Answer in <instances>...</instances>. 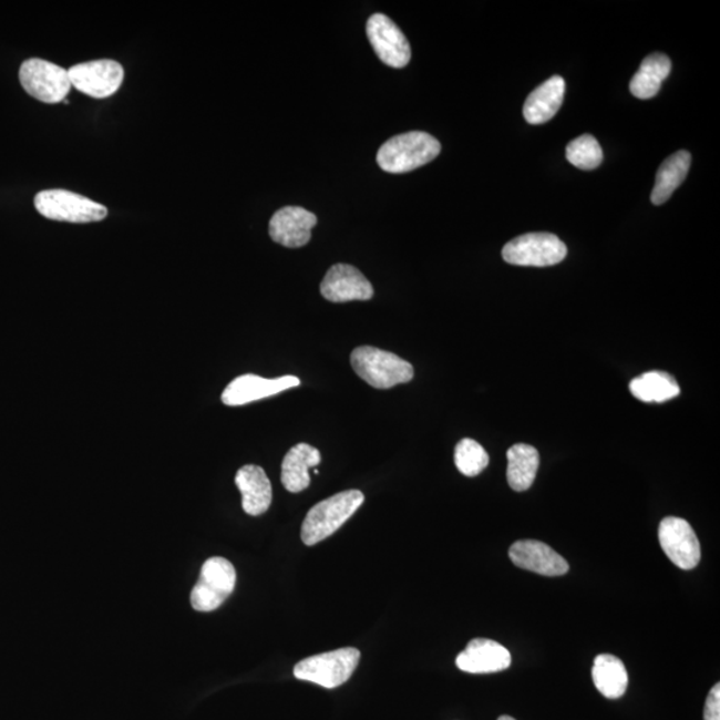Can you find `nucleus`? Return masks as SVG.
<instances>
[{
    "mask_svg": "<svg viewBox=\"0 0 720 720\" xmlns=\"http://www.w3.org/2000/svg\"><path fill=\"white\" fill-rule=\"evenodd\" d=\"M503 259L510 265L548 267L567 257V247L554 234L533 233L510 240L503 247Z\"/></svg>",
    "mask_w": 720,
    "mask_h": 720,
    "instance_id": "obj_8",
    "label": "nucleus"
},
{
    "mask_svg": "<svg viewBox=\"0 0 720 720\" xmlns=\"http://www.w3.org/2000/svg\"><path fill=\"white\" fill-rule=\"evenodd\" d=\"M566 94V82L555 75L541 84L528 95L523 107V115L529 124H543L552 121L558 113Z\"/></svg>",
    "mask_w": 720,
    "mask_h": 720,
    "instance_id": "obj_18",
    "label": "nucleus"
},
{
    "mask_svg": "<svg viewBox=\"0 0 720 720\" xmlns=\"http://www.w3.org/2000/svg\"><path fill=\"white\" fill-rule=\"evenodd\" d=\"M497 720H515V719L512 718V717H508V716H502V717H501L500 719H497Z\"/></svg>",
    "mask_w": 720,
    "mask_h": 720,
    "instance_id": "obj_28",
    "label": "nucleus"
},
{
    "mask_svg": "<svg viewBox=\"0 0 720 720\" xmlns=\"http://www.w3.org/2000/svg\"><path fill=\"white\" fill-rule=\"evenodd\" d=\"M659 542L665 554L679 568L692 569L699 565L700 543L690 523L667 516L659 525Z\"/></svg>",
    "mask_w": 720,
    "mask_h": 720,
    "instance_id": "obj_10",
    "label": "nucleus"
},
{
    "mask_svg": "<svg viewBox=\"0 0 720 720\" xmlns=\"http://www.w3.org/2000/svg\"><path fill=\"white\" fill-rule=\"evenodd\" d=\"M510 559L516 567L545 576H560L568 573V563L546 543L518 541L510 548Z\"/></svg>",
    "mask_w": 720,
    "mask_h": 720,
    "instance_id": "obj_15",
    "label": "nucleus"
},
{
    "mask_svg": "<svg viewBox=\"0 0 720 720\" xmlns=\"http://www.w3.org/2000/svg\"><path fill=\"white\" fill-rule=\"evenodd\" d=\"M360 660L358 648L344 647L300 660L294 667V676L325 689H337L352 677Z\"/></svg>",
    "mask_w": 720,
    "mask_h": 720,
    "instance_id": "obj_4",
    "label": "nucleus"
},
{
    "mask_svg": "<svg viewBox=\"0 0 720 720\" xmlns=\"http://www.w3.org/2000/svg\"><path fill=\"white\" fill-rule=\"evenodd\" d=\"M72 88L95 100L113 96L121 89L124 70L121 63L100 59L74 65L69 70Z\"/></svg>",
    "mask_w": 720,
    "mask_h": 720,
    "instance_id": "obj_9",
    "label": "nucleus"
},
{
    "mask_svg": "<svg viewBox=\"0 0 720 720\" xmlns=\"http://www.w3.org/2000/svg\"><path fill=\"white\" fill-rule=\"evenodd\" d=\"M364 502L363 493L359 490L343 491L319 502L307 513L302 525V541L306 546L329 538L351 518Z\"/></svg>",
    "mask_w": 720,
    "mask_h": 720,
    "instance_id": "obj_2",
    "label": "nucleus"
},
{
    "mask_svg": "<svg viewBox=\"0 0 720 720\" xmlns=\"http://www.w3.org/2000/svg\"><path fill=\"white\" fill-rule=\"evenodd\" d=\"M351 366L366 383L378 390L409 383L414 378V368L408 360L372 346H362L353 350Z\"/></svg>",
    "mask_w": 720,
    "mask_h": 720,
    "instance_id": "obj_3",
    "label": "nucleus"
},
{
    "mask_svg": "<svg viewBox=\"0 0 720 720\" xmlns=\"http://www.w3.org/2000/svg\"><path fill=\"white\" fill-rule=\"evenodd\" d=\"M507 481L510 487L518 493L533 486L539 469V453L533 446L525 443L514 444L507 451Z\"/></svg>",
    "mask_w": 720,
    "mask_h": 720,
    "instance_id": "obj_21",
    "label": "nucleus"
},
{
    "mask_svg": "<svg viewBox=\"0 0 720 720\" xmlns=\"http://www.w3.org/2000/svg\"><path fill=\"white\" fill-rule=\"evenodd\" d=\"M704 720H720V685L712 687L704 706Z\"/></svg>",
    "mask_w": 720,
    "mask_h": 720,
    "instance_id": "obj_27",
    "label": "nucleus"
},
{
    "mask_svg": "<svg viewBox=\"0 0 720 720\" xmlns=\"http://www.w3.org/2000/svg\"><path fill=\"white\" fill-rule=\"evenodd\" d=\"M441 143L423 131H411L391 137L379 148V167L391 174H403L428 165L441 154Z\"/></svg>",
    "mask_w": 720,
    "mask_h": 720,
    "instance_id": "obj_1",
    "label": "nucleus"
},
{
    "mask_svg": "<svg viewBox=\"0 0 720 720\" xmlns=\"http://www.w3.org/2000/svg\"><path fill=\"white\" fill-rule=\"evenodd\" d=\"M320 292L332 304H346L351 300H370L374 297L368 278L357 267L339 264L327 271Z\"/></svg>",
    "mask_w": 720,
    "mask_h": 720,
    "instance_id": "obj_13",
    "label": "nucleus"
},
{
    "mask_svg": "<svg viewBox=\"0 0 720 720\" xmlns=\"http://www.w3.org/2000/svg\"><path fill=\"white\" fill-rule=\"evenodd\" d=\"M322 461L319 450L307 443L294 446L281 463V483L290 493H300L310 486V469Z\"/></svg>",
    "mask_w": 720,
    "mask_h": 720,
    "instance_id": "obj_19",
    "label": "nucleus"
},
{
    "mask_svg": "<svg viewBox=\"0 0 720 720\" xmlns=\"http://www.w3.org/2000/svg\"><path fill=\"white\" fill-rule=\"evenodd\" d=\"M691 165L689 152H678L660 165L656 179V187L651 193L654 205H664L670 199L676 189L682 185Z\"/></svg>",
    "mask_w": 720,
    "mask_h": 720,
    "instance_id": "obj_23",
    "label": "nucleus"
},
{
    "mask_svg": "<svg viewBox=\"0 0 720 720\" xmlns=\"http://www.w3.org/2000/svg\"><path fill=\"white\" fill-rule=\"evenodd\" d=\"M235 484L241 494V507L251 516L265 514L271 506L272 487L265 470L254 464L239 469Z\"/></svg>",
    "mask_w": 720,
    "mask_h": 720,
    "instance_id": "obj_17",
    "label": "nucleus"
},
{
    "mask_svg": "<svg viewBox=\"0 0 720 720\" xmlns=\"http://www.w3.org/2000/svg\"><path fill=\"white\" fill-rule=\"evenodd\" d=\"M237 584V572L230 560L214 556L205 562L199 580L192 593L194 610L209 613L216 610L230 597Z\"/></svg>",
    "mask_w": 720,
    "mask_h": 720,
    "instance_id": "obj_6",
    "label": "nucleus"
},
{
    "mask_svg": "<svg viewBox=\"0 0 720 720\" xmlns=\"http://www.w3.org/2000/svg\"><path fill=\"white\" fill-rule=\"evenodd\" d=\"M671 68L669 56L660 54V52L648 55L632 78L631 94L639 100H651L659 93L666 78L670 75Z\"/></svg>",
    "mask_w": 720,
    "mask_h": 720,
    "instance_id": "obj_20",
    "label": "nucleus"
},
{
    "mask_svg": "<svg viewBox=\"0 0 720 720\" xmlns=\"http://www.w3.org/2000/svg\"><path fill=\"white\" fill-rule=\"evenodd\" d=\"M567 161L573 166L587 169L598 168L604 162V152L600 144L590 134H585L569 142L566 148Z\"/></svg>",
    "mask_w": 720,
    "mask_h": 720,
    "instance_id": "obj_25",
    "label": "nucleus"
},
{
    "mask_svg": "<svg viewBox=\"0 0 720 720\" xmlns=\"http://www.w3.org/2000/svg\"><path fill=\"white\" fill-rule=\"evenodd\" d=\"M35 208L44 218L68 224H91L106 218L107 208L68 189H45L35 196Z\"/></svg>",
    "mask_w": 720,
    "mask_h": 720,
    "instance_id": "obj_5",
    "label": "nucleus"
},
{
    "mask_svg": "<svg viewBox=\"0 0 720 720\" xmlns=\"http://www.w3.org/2000/svg\"><path fill=\"white\" fill-rule=\"evenodd\" d=\"M512 654L495 640L476 638L456 658L457 669L470 673H491L508 669Z\"/></svg>",
    "mask_w": 720,
    "mask_h": 720,
    "instance_id": "obj_16",
    "label": "nucleus"
},
{
    "mask_svg": "<svg viewBox=\"0 0 720 720\" xmlns=\"http://www.w3.org/2000/svg\"><path fill=\"white\" fill-rule=\"evenodd\" d=\"M630 391L635 398L645 403H664L680 394L676 379L664 371H650L634 378Z\"/></svg>",
    "mask_w": 720,
    "mask_h": 720,
    "instance_id": "obj_24",
    "label": "nucleus"
},
{
    "mask_svg": "<svg viewBox=\"0 0 720 720\" xmlns=\"http://www.w3.org/2000/svg\"><path fill=\"white\" fill-rule=\"evenodd\" d=\"M368 37L381 61L390 68L403 69L411 59L408 38L401 29L384 14H374L368 22Z\"/></svg>",
    "mask_w": 720,
    "mask_h": 720,
    "instance_id": "obj_11",
    "label": "nucleus"
},
{
    "mask_svg": "<svg viewBox=\"0 0 720 720\" xmlns=\"http://www.w3.org/2000/svg\"><path fill=\"white\" fill-rule=\"evenodd\" d=\"M318 224L316 214L304 207H284L270 220V237L275 244L298 248L309 244L311 230Z\"/></svg>",
    "mask_w": 720,
    "mask_h": 720,
    "instance_id": "obj_14",
    "label": "nucleus"
},
{
    "mask_svg": "<svg viewBox=\"0 0 720 720\" xmlns=\"http://www.w3.org/2000/svg\"><path fill=\"white\" fill-rule=\"evenodd\" d=\"M299 384L300 379L292 376L266 379L255 374H245L235 378L227 385L224 394H222V402L232 405V408H237V405H245L280 394V392L288 389L298 388Z\"/></svg>",
    "mask_w": 720,
    "mask_h": 720,
    "instance_id": "obj_12",
    "label": "nucleus"
},
{
    "mask_svg": "<svg viewBox=\"0 0 720 720\" xmlns=\"http://www.w3.org/2000/svg\"><path fill=\"white\" fill-rule=\"evenodd\" d=\"M593 680L601 696L619 699L625 696L628 686L626 666L611 654H601L594 660Z\"/></svg>",
    "mask_w": 720,
    "mask_h": 720,
    "instance_id": "obj_22",
    "label": "nucleus"
},
{
    "mask_svg": "<svg viewBox=\"0 0 720 720\" xmlns=\"http://www.w3.org/2000/svg\"><path fill=\"white\" fill-rule=\"evenodd\" d=\"M490 457L480 443L474 440H462L455 448L456 469L463 475L473 477L480 475L488 466Z\"/></svg>",
    "mask_w": 720,
    "mask_h": 720,
    "instance_id": "obj_26",
    "label": "nucleus"
},
{
    "mask_svg": "<svg viewBox=\"0 0 720 720\" xmlns=\"http://www.w3.org/2000/svg\"><path fill=\"white\" fill-rule=\"evenodd\" d=\"M19 81L25 93L50 104L64 102L72 88L69 70L39 58L29 59L21 65Z\"/></svg>",
    "mask_w": 720,
    "mask_h": 720,
    "instance_id": "obj_7",
    "label": "nucleus"
}]
</instances>
